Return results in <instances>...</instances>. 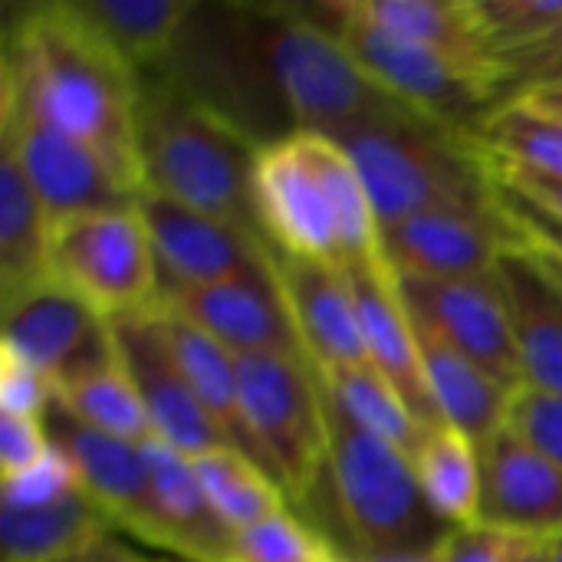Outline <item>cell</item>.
<instances>
[{
    "mask_svg": "<svg viewBox=\"0 0 562 562\" xmlns=\"http://www.w3.org/2000/svg\"><path fill=\"white\" fill-rule=\"evenodd\" d=\"M263 237L296 257L352 267L379 254V221L359 168L336 138L290 132L257 155Z\"/></svg>",
    "mask_w": 562,
    "mask_h": 562,
    "instance_id": "cell-3",
    "label": "cell"
},
{
    "mask_svg": "<svg viewBox=\"0 0 562 562\" xmlns=\"http://www.w3.org/2000/svg\"><path fill=\"white\" fill-rule=\"evenodd\" d=\"M69 10L132 69L165 66L198 10L194 0H66Z\"/></svg>",
    "mask_w": 562,
    "mask_h": 562,
    "instance_id": "cell-24",
    "label": "cell"
},
{
    "mask_svg": "<svg viewBox=\"0 0 562 562\" xmlns=\"http://www.w3.org/2000/svg\"><path fill=\"white\" fill-rule=\"evenodd\" d=\"M524 385L562 395V283L530 247L507 250L497 263Z\"/></svg>",
    "mask_w": 562,
    "mask_h": 562,
    "instance_id": "cell-21",
    "label": "cell"
},
{
    "mask_svg": "<svg viewBox=\"0 0 562 562\" xmlns=\"http://www.w3.org/2000/svg\"><path fill=\"white\" fill-rule=\"evenodd\" d=\"M428 507L448 527H471L481 517V451L458 428L438 422L422 431L412 454Z\"/></svg>",
    "mask_w": 562,
    "mask_h": 562,
    "instance_id": "cell-29",
    "label": "cell"
},
{
    "mask_svg": "<svg viewBox=\"0 0 562 562\" xmlns=\"http://www.w3.org/2000/svg\"><path fill=\"white\" fill-rule=\"evenodd\" d=\"M316 375L346 415H352L362 428L395 445L402 454L408 458L415 454L425 428L372 366H349V369L316 372Z\"/></svg>",
    "mask_w": 562,
    "mask_h": 562,
    "instance_id": "cell-32",
    "label": "cell"
},
{
    "mask_svg": "<svg viewBox=\"0 0 562 562\" xmlns=\"http://www.w3.org/2000/svg\"><path fill=\"white\" fill-rule=\"evenodd\" d=\"M231 562H339L336 547L296 510L234 530Z\"/></svg>",
    "mask_w": 562,
    "mask_h": 562,
    "instance_id": "cell-34",
    "label": "cell"
},
{
    "mask_svg": "<svg viewBox=\"0 0 562 562\" xmlns=\"http://www.w3.org/2000/svg\"><path fill=\"white\" fill-rule=\"evenodd\" d=\"M352 59L405 109L422 112L461 135H477L481 122L507 102L504 72L491 63H471L441 49L398 40L339 10L336 0L303 3Z\"/></svg>",
    "mask_w": 562,
    "mask_h": 562,
    "instance_id": "cell-7",
    "label": "cell"
},
{
    "mask_svg": "<svg viewBox=\"0 0 562 562\" xmlns=\"http://www.w3.org/2000/svg\"><path fill=\"white\" fill-rule=\"evenodd\" d=\"M474 142L504 161L562 175V119L524 95L501 102L477 128Z\"/></svg>",
    "mask_w": 562,
    "mask_h": 562,
    "instance_id": "cell-31",
    "label": "cell"
},
{
    "mask_svg": "<svg viewBox=\"0 0 562 562\" xmlns=\"http://www.w3.org/2000/svg\"><path fill=\"white\" fill-rule=\"evenodd\" d=\"M543 82H562V66L553 72V76H550V79H543ZM543 82H540V86H543Z\"/></svg>",
    "mask_w": 562,
    "mask_h": 562,
    "instance_id": "cell-49",
    "label": "cell"
},
{
    "mask_svg": "<svg viewBox=\"0 0 562 562\" xmlns=\"http://www.w3.org/2000/svg\"><path fill=\"white\" fill-rule=\"evenodd\" d=\"M260 148L168 66L138 72L135 158L142 191L263 234L254 191Z\"/></svg>",
    "mask_w": 562,
    "mask_h": 562,
    "instance_id": "cell-2",
    "label": "cell"
},
{
    "mask_svg": "<svg viewBox=\"0 0 562 562\" xmlns=\"http://www.w3.org/2000/svg\"><path fill=\"white\" fill-rule=\"evenodd\" d=\"M0 145L20 161L49 224L138 201L92 148L46 122L7 82H0Z\"/></svg>",
    "mask_w": 562,
    "mask_h": 562,
    "instance_id": "cell-10",
    "label": "cell"
},
{
    "mask_svg": "<svg viewBox=\"0 0 562 562\" xmlns=\"http://www.w3.org/2000/svg\"><path fill=\"white\" fill-rule=\"evenodd\" d=\"M362 175L379 227L435 207L494 204L487 151L422 112H402L336 138Z\"/></svg>",
    "mask_w": 562,
    "mask_h": 562,
    "instance_id": "cell-4",
    "label": "cell"
},
{
    "mask_svg": "<svg viewBox=\"0 0 562 562\" xmlns=\"http://www.w3.org/2000/svg\"><path fill=\"white\" fill-rule=\"evenodd\" d=\"M109 326L115 359L145 405L155 441L168 445L184 458H198L214 448H231L201 408L188 375L181 372L161 323V310L155 306L142 313L112 316Z\"/></svg>",
    "mask_w": 562,
    "mask_h": 562,
    "instance_id": "cell-14",
    "label": "cell"
},
{
    "mask_svg": "<svg viewBox=\"0 0 562 562\" xmlns=\"http://www.w3.org/2000/svg\"><path fill=\"white\" fill-rule=\"evenodd\" d=\"M0 349L43 375L53 392L115 366L109 316L53 277L10 300H0Z\"/></svg>",
    "mask_w": 562,
    "mask_h": 562,
    "instance_id": "cell-11",
    "label": "cell"
},
{
    "mask_svg": "<svg viewBox=\"0 0 562 562\" xmlns=\"http://www.w3.org/2000/svg\"><path fill=\"white\" fill-rule=\"evenodd\" d=\"M49 277L109 319L155 310L161 293L158 260L135 204L53 224Z\"/></svg>",
    "mask_w": 562,
    "mask_h": 562,
    "instance_id": "cell-9",
    "label": "cell"
},
{
    "mask_svg": "<svg viewBox=\"0 0 562 562\" xmlns=\"http://www.w3.org/2000/svg\"><path fill=\"white\" fill-rule=\"evenodd\" d=\"M537 547V540L491 527V524H471L454 527L441 543V562H524Z\"/></svg>",
    "mask_w": 562,
    "mask_h": 562,
    "instance_id": "cell-37",
    "label": "cell"
},
{
    "mask_svg": "<svg viewBox=\"0 0 562 562\" xmlns=\"http://www.w3.org/2000/svg\"><path fill=\"white\" fill-rule=\"evenodd\" d=\"M491 158V171L494 178H501L504 184L530 194L533 201L553 207L557 214H562V175H547V171H533V168H524V165H514V161H504L497 155H487Z\"/></svg>",
    "mask_w": 562,
    "mask_h": 562,
    "instance_id": "cell-42",
    "label": "cell"
},
{
    "mask_svg": "<svg viewBox=\"0 0 562 562\" xmlns=\"http://www.w3.org/2000/svg\"><path fill=\"white\" fill-rule=\"evenodd\" d=\"M53 224L13 151L0 145V300L49 280Z\"/></svg>",
    "mask_w": 562,
    "mask_h": 562,
    "instance_id": "cell-28",
    "label": "cell"
},
{
    "mask_svg": "<svg viewBox=\"0 0 562 562\" xmlns=\"http://www.w3.org/2000/svg\"><path fill=\"white\" fill-rule=\"evenodd\" d=\"M562 66V13L560 20L537 40L530 43L527 49L514 53L501 69H504V79H507V99L540 86L543 79H550L557 69Z\"/></svg>",
    "mask_w": 562,
    "mask_h": 562,
    "instance_id": "cell-40",
    "label": "cell"
},
{
    "mask_svg": "<svg viewBox=\"0 0 562 562\" xmlns=\"http://www.w3.org/2000/svg\"><path fill=\"white\" fill-rule=\"evenodd\" d=\"M56 398L89 428L132 441V445H148L155 441L151 422L145 415V405L135 392V385L128 382V375L122 372L119 359L109 369H99L66 389L56 392Z\"/></svg>",
    "mask_w": 562,
    "mask_h": 562,
    "instance_id": "cell-33",
    "label": "cell"
},
{
    "mask_svg": "<svg viewBox=\"0 0 562 562\" xmlns=\"http://www.w3.org/2000/svg\"><path fill=\"white\" fill-rule=\"evenodd\" d=\"M237 385L247 431L300 514L326 477L329 435L319 375L300 356H240Z\"/></svg>",
    "mask_w": 562,
    "mask_h": 562,
    "instance_id": "cell-8",
    "label": "cell"
},
{
    "mask_svg": "<svg viewBox=\"0 0 562 562\" xmlns=\"http://www.w3.org/2000/svg\"><path fill=\"white\" fill-rule=\"evenodd\" d=\"M323 385V382H319ZM326 477L346 543L336 550L389 553L438 547L454 530L425 501L412 458L362 428L323 389Z\"/></svg>",
    "mask_w": 562,
    "mask_h": 562,
    "instance_id": "cell-5",
    "label": "cell"
},
{
    "mask_svg": "<svg viewBox=\"0 0 562 562\" xmlns=\"http://www.w3.org/2000/svg\"><path fill=\"white\" fill-rule=\"evenodd\" d=\"M524 562H547V553H543V547H537V550H533V553H530V557H527Z\"/></svg>",
    "mask_w": 562,
    "mask_h": 562,
    "instance_id": "cell-48",
    "label": "cell"
},
{
    "mask_svg": "<svg viewBox=\"0 0 562 562\" xmlns=\"http://www.w3.org/2000/svg\"><path fill=\"white\" fill-rule=\"evenodd\" d=\"M53 395L43 375L0 349V415H43Z\"/></svg>",
    "mask_w": 562,
    "mask_h": 562,
    "instance_id": "cell-41",
    "label": "cell"
},
{
    "mask_svg": "<svg viewBox=\"0 0 562 562\" xmlns=\"http://www.w3.org/2000/svg\"><path fill=\"white\" fill-rule=\"evenodd\" d=\"M395 286L412 319L454 352L491 372L507 389H520V359L510 310L497 273L468 280H431L395 270Z\"/></svg>",
    "mask_w": 562,
    "mask_h": 562,
    "instance_id": "cell-13",
    "label": "cell"
},
{
    "mask_svg": "<svg viewBox=\"0 0 562 562\" xmlns=\"http://www.w3.org/2000/svg\"><path fill=\"white\" fill-rule=\"evenodd\" d=\"M49 445L69 461L79 487L105 510L115 530L168 553V530L155 501L145 445H132L82 425L56 395L43 408Z\"/></svg>",
    "mask_w": 562,
    "mask_h": 562,
    "instance_id": "cell-12",
    "label": "cell"
},
{
    "mask_svg": "<svg viewBox=\"0 0 562 562\" xmlns=\"http://www.w3.org/2000/svg\"><path fill=\"white\" fill-rule=\"evenodd\" d=\"M263 247L310 366L316 372L369 366L346 270L280 250L267 237Z\"/></svg>",
    "mask_w": 562,
    "mask_h": 562,
    "instance_id": "cell-18",
    "label": "cell"
},
{
    "mask_svg": "<svg viewBox=\"0 0 562 562\" xmlns=\"http://www.w3.org/2000/svg\"><path fill=\"white\" fill-rule=\"evenodd\" d=\"M145 557H138V553H132L128 547H122L115 537H105V540H99V543H92V547H86V550H79V553H72V557H63V560H53V562H142Z\"/></svg>",
    "mask_w": 562,
    "mask_h": 562,
    "instance_id": "cell-44",
    "label": "cell"
},
{
    "mask_svg": "<svg viewBox=\"0 0 562 562\" xmlns=\"http://www.w3.org/2000/svg\"><path fill=\"white\" fill-rule=\"evenodd\" d=\"M158 310H161V323H165L168 342L175 349V359H178L181 372L188 375V382H191L201 408L207 412V418L217 425V431L224 435V441L234 451L247 454L254 464H260L267 471V461L257 451V445L247 431V422H244L240 385H237V356H231L221 342H214L211 336L194 329L178 313H171L165 306H158Z\"/></svg>",
    "mask_w": 562,
    "mask_h": 562,
    "instance_id": "cell-26",
    "label": "cell"
},
{
    "mask_svg": "<svg viewBox=\"0 0 562 562\" xmlns=\"http://www.w3.org/2000/svg\"><path fill=\"white\" fill-rule=\"evenodd\" d=\"M112 530L105 510L82 487L40 507L0 504V562L63 560L112 537Z\"/></svg>",
    "mask_w": 562,
    "mask_h": 562,
    "instance_id": "cell-25",
    "label": "cell"
},
{
    "mask_svg": "<svg viewBox=\"0 0 562 562\" xmlns=\"http://www.w3.org/2000/svg\"><path fill=\"white\" fill-rule=\"evenodd\" d=\"M524 99H530L533 105H540V109H547V112H553V115H560L562 119V82H543V86H533V89H527V92H520Z\"/></svg>",
    "mask_w": 562,
    "mask_h": 562,
    "instance_id": "cell-45",
    "label": "cell"
},
{
    "mask_svg": "<svg viewBox=\"0 0 562 562\" xmlns=\"http://www.w3.org/2000/svg\"><path fill=\"white\" fill-rule=\"evenodd\" d=\"M474 13L487 56L501 69L514 53L537 43L560 20L562 0H474Z\"/></svg>",
    "mask_w": 562,
    "mask_h": 562,
    "instance_id": "cell-35",
    "label": "cell"
},
{
    "mask_svg": "<svg viewBox=\"0 0 562 562\" xmlns=\"http://www.w3.org/2000/svg\"><path fill=\"white\" fill-rule=\"evenodd\" d=\"M142 562H188V560H161V557L155 560V557H145V560H142Z\"/></svg>",
    "mask_w": 562,
    "mask_h": 562,
    "instance_id": "cell-50",
    "label": "cell"
},
{
    "mask_svg": "<svg viewBox=\"0 0 562 562\" xmlns=\"http://www.w3.org/2000/svg\"><path fill=\"white\" fill-rule=\"evenodd\" d=\"M415 333H418L425 382H428L431 402L438 408V418L445 425L458 428L464 438H471L481 448L487 438H494L504 428L514 389L497 382L491 372H484L481 366H474L471 359L454 352L448 342H441L418 323H415Z\"/></svg>",
    "mask_w": 562,
    "mask_h": 562,
    "instance_id": "cell-23",
    "label": "cell"
},
{
    "mask_svg": "<svg viewBox=\"0 0 562 562\" xmlns=\"http://www.w3.org/2000/svg\"><path fill=\"white\" fill-rule=\"evenodd\" d=\"M533 254H537V250H533ZM537 257L543 260V267H547V270H550V273H553V277L562 283V260H557V257H547V254H537Z\"/></svg>",
    "mask_w": 562,
    "mask_h": 562,
    "instance_id": "cell-47",
    "label": "cell"
},
{
    "mask_svg": "<svg viewBox=\"0 0 562 562\" xmlns=\"http://www.w3.org/2000/svg\"><path fill=\"white\" fill-rule=\"evenodd\" d=\"M254 36L293 132L339 138L352 128L412 112L395 102L303 3L250 7Z\"/></svg>",
    "mask_w": 562,
    "mask_h": 562,
    "instance_id": "cell-6",
    "label": "cell"
},
{
    "mask_svg": "<svg viewBox=\"0 0 562 562\" xmlns=\"http://www.w3.org/2000/svg\"><path fill=\"white\" fill-rule=\"evenodd\" d=\"M524 247L497 204L435 207L379 227V250L392 270L431 280L491 277L507 250Z\"/></svg>",
    "mask_w": 562,
    "mask_h": 562,
    "instance_id": "cell-15",
    "label": "cell"
},
{
    "mask_svg": "<svg viewBox=\"0 0 562 562\" xmlns=\"http://www.w3.org/2000/svg\"><path fill=\"white\" fill-rule=\"evenodd\" d=\"M267 250V247H263ZM158 306L178 313L194 329L221 342L231 356H303L280 283L267 267L211 283L161 290Z\"/></svg>",
    "mask_w": 562,
    "mask_h": 562,
    "instance_id": "cell-17",
    "label": "cell"
},
{
    "mask_svg": "<svg viewBox=\"0 0 562 562\" xmlns=\"http://www.w3.org/2000/svg\"><path fill=\"white\" fill-rule=\"evenodd\" d=\"M191 464L207 501L231 530L250 527L280 510H293L280 484L234 448H214L207 454L191 458Z\"/></svg>",
    "mask_w": 562,
    "mask_h": 562,
    "instance_id": "cell-30",
    "label": "cell"
},
{
    "mask_svg": "<svg viewBox=\"0 0 562 562\" xmlns=\"http://www.w3.org/2000/svg\"><path fill=\"white\" fill-rule=\"evenodd\" d=\"M158 260L161 290L211 286L267 267L263 234L142 191L135 201Z\"/></svg>",
    "mask_w": 562,
    "mask_h": 562,
    "instance_id": "cell-16",
    "label": "cell"
},
{
    "mask_svg": "<svg viewBox=\"0 0 562 562\" xmlns=\"http://www.w3.org/2000/svg\"><path fill=\"white\" fill-rule=\"evenodd\" d=\"M0 82L16 89L59 132L92 148L132 194H142L135 158L138 72L66 0L30 3L7 23Z\"/></svg>",
    "mask_w": 562,
    "mask_h": 562,
    "instance_id": "cell-1",
    "label": "cell"
},
{
    "mask_svg": "<svg viewBox=\"0 0 562 562\" xmlns=\"http://www.w3.org/2000/svg\"><path fill=\"white\" fill-rule=\"evenodd\" d=\"M481 517L537 543L562 537V468L497 431L481 448Z\"/></svg>",
    "mask_w": 562,
    "mask_h": 562,
    "instance_id": "cell-20",
    "label": "cell"
},
{
    "mask_svg": "<svg viewBox=\"0 0 562 562\" xmlns=\"http://www.w3.org/2000/svg\"><path fill=\"white\" fill-rule=\"evenodd\" d=\"M547 562H562V537H553L550 543H543Z\"/></svg>",
    "mask_w": 562,
    "mask_h": 562,
    "instance_id": "cell-46",
    "label": "cell"
},
{
    "mask_svg": "<svg viewBox=\"0 0 562 562\" xmlns=\"http://www.w3.org/2000/svg\"><path fill=\"white\" fill-rule=\"evenodd\" d=\"M155 501L168 530V553L188 562H231L234 530L207 501L191 458L161 441L145 445Z\"/></svg>",
    "mask_w": 562,
    "mask_h": 562,
    "instance_id": "cell-22",
    "label": "cell"
},
{
    "mask_svg": "<svg viewBox=\"0 0 562 562\" xmlns=\"http://www.w3.org/2000/svg\"><path fill=\"white\" fill-rule=\"evenodd\" d=\"M49 454L43 415H0V474L3 481L33 471Z\"/></svg>",
    "mask_w": 562,
    "mask_h": 562,
    "instance_id": "cell-39",
    "label": "cell"
},
{
    "mask_svg": "<svg viewBox=\"0 0 562 562\" xmlns=\"http://www.w3.org/2000/svg\"><path fill=\"white\" fill-rule=\"evenodd\" d=\"M342 13L408 43L441 49L458 59L491 63L474 0H336Z\"/></svg>",
    "mask_w": 562,
    "mask_h": 562,
    "instance_id": "cell-27",
    "label": "cell"
},
{
    "mask_svg": "<svg viewBox=\"0 0 562 562\" xmlns=\"http://www.w3.org/2000/svg\"><path fill=\"white\" fill-rule=\"evenodd\" d=\"M504 431H510L524 448L562 468V395L520 385L510 395Z\"/></svg>",
    "mask_w": 562,
    "mask_h": 562,
    "instance_id": "cell-36",
    "label": "cell"
},
{
    "mask_svg": "<svg viewBox=\"0 0 562 562\" xmlns=\"http://www.w3.org/2000/svg\"><path fill=\"white\" fill-rule=\"evenodd\" d=\"M342 270L356 300V316H359V333L369 366L395 389V395L405 402V408L418 418L422 428L438 425L441 418L425 382L418 333L398 296L395 270L389 267L382 250Z\"/></svg>",
    "mask_w": 562,
    "mask_h": 562,
    "instance_id": "cell-19",
    "label": "cell"
},
{
    "mask_svg": "<svg viewBox=\"0 0 562 562\" xmlns=\"http://www.w3.org/2000/svg\"><path fill=\"white\" fill-rule=\"evenodd\" d=\"M76 487H79L76 471H72L69 461L49 445V454H46L33 471L3 481L0 501L10 504V507H40V504H49V501L66 497V494L76 491Z\"/></svg>",
    "mask_w": 562,
    "mask_h": 562,
    "instance_id": "cell-38",
    "label": "cell"
},
{
    "mask_svg": "<svg viewBox=\"0 0 562 562\" xmlns=\"http://www.w3.org/2000/svg\"><path fill=\"white\" fill-rule=\"evenodd\" d=\"M339 562H441L438 547H415V550H389V553H356V550H336Z\"/></svg>",
    "mask_w": 562,
    "mask_h": 562,
    "instance_id": "cell-43",
    "label": "cell"
}]
</instances>
